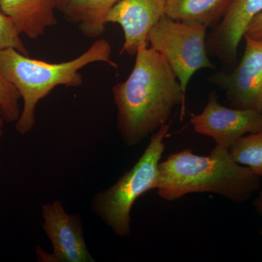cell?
I'll return each instance as SVG.
<instances>
[{"label":"cell","instance_id":"obj_1","mask_svg":"<svg viewBox=\"0 0 262 262\" xmlns=\"http://www.w3.org/2000/svg\"><path fill=\"white\" fill-rule=\"evenodd\" d=\"M113 94L117 132L128 146L141 144L168 122L174 107L181 105L183 114L185 106L175 72L151 48L139 50L130 75L113 86Z\"/></svg>","mask_w":262,"mask_h":262},{"label":"cell","instance_id":"obj_2","mask_svg":"<svg viewBox=\"0 0 262 262\" xmlns=\"http://www.w3.org/2000/svg\"><path fill=\"white\" fill-rule=\"evenodd\" d=\"M260 187L261 177L236 163L228 148L218 145L208 156L184 149L159 163L157 191L166 201H177L191 193L211 192L242 203Z\"/></svg>","mask_w":262,"mask_h":262},{"label":"cell","instance_id":"obj_3","mask_svg":"<svg viewBox=\"0 0 262 262\" xmlns=\"http://www.w3.org/2000/svg\"><path fill=\"white\" fill-rule=\"evenodd\" d=\"M112 46L106 39H98L83 53L70 61L54 63L33 59L14 49L0 51V73L18 91L23 108L15 123V130L26 135L36 125V108L39 101L58 86L77 88L83 80L80 71L96 62L117 68L111 58Z\"/></svg>","mask_w":262,"mask_h":262},{"label":"cell","instance_id":"obj_4","mask_svg":"<svg viewBox=\"0 0 262 262\" xmlns=\"http://www.w3.org/2000/svg\"><path fill=\"white\" fill-rule=\"evenodd\" d=\"M170 127L167 122L155 132L135 165L113 186L96 193L91 201V211L118 237L130 235L131 209L136 200L158 188L159 163Z\"/></svg>","mask_w":262,"mask_h":262},{"label":"cell","instance_id":"obj_5","mask_svg":"<svg viewBox=\"0 0 262 262\" xmlns=\"http://www.w3.org/2000/svg\"><path fill=\"white\" fill-rule=\"evenodd\" d=\"M206 27L164 15L148 34V43L163 56L187 93L189 80L202 69L214 70L206 48Z\"/></svg>","mask_w":262,"mask_h":262},{"label":"cell","instance_id":"obj_6","mask_svg":"<svg viewBox=\"0 0 262 262\" xmlns=\"http://www.w3.org/2000/svg\"><path fill=\"white\" fill-rule=\"evenodd\" d=\"M43 230L53 246L52 253L37 248L39 261L95 262L84 239L80 215L70 214L61 201H55L41 208Z\"/></svg>","mask_w":262,"mask_h":262},{"label":"cell","instance_id":"obj_7","mask_svg":"<svg viewBox=\"0 0 262 262\" xmlns=\"http://www.w3.org/2000/svg\"><path fill=\"white\" fill-rule=\"evenodd\" d=\"M246 46L239 63L231 72H217L209 82L226 93L229 104L262 115V40L244 36Z\"/></svg>","mask_w":262,"mask_h":262},{"label":"cell","instance_id":"obj_8","mask_svg":"<svg viewBox=\"0 0 262 262\" xmlns=\"http://www.w3.org/2000/svg\"><path fill=\"white\" fill-rule=\"evenodd\" d=\"M190 123L196 134L211 137L216 145L229 149L242 136L262 130V115L254 110L222 106L213 91L203 112L191 115Z\"/></svg>","mask_w":262,"mask_h":262},{"label":"cell","instance_id":"obj_9","mask_svg":"<svg viewBox=\"0 0 262 262\" xmlns=\"http://www.w3.org/2000/svg\"><path fill=\"white\" fill-rule=\"evenodd\" d=\"M262 12V0H231L220 23L206 39L208 56L226 67L237 62V51L253 19Z\"/></svg>","mask_w":262,"mask_h":262},{"label":"cell","instance_id":"obj_10","mask_svg":"<svg viewBox=\"0 0 262 262\" xmlns=\"http://www.w3.org/2000/svg\"><path fill=\"white\" fill-rule=\"evenodd\" d=\"M165 15V0H120L108 13L106 23L117 24L124 33L120 54L136 56L148 47V34Z\"/></svg>","mask_w":262,"mask_h":262},{"label":"cell","instance_id":"obj_11","mask_svg":"<svg viewBox=\"0 0 262 262\" xmlns=\"http://www.w3.org/2000/svg\"><path fill=\"white\" fill-rule=\"evenodd\" d=\"M56 9L52 0H0V10L12 19L20 34L33 39L56 25Z\"/></svg>","mask_w":262,"mask_h":262},{"label":"cell","instance_id":"obj_12","mask_svg":"<svg viewBox=\"0 0 262 262\" xmlns=\"http://www.w3.org/2000/svg\"><path fill=\"white\" fill-rule=\"evenodd\" d=\"M120 0H69L61 10L66 20L75 24L91 39L101 37L106 29V18Z\"/></svg>","mask_w":262,"mask_h":262},{"label":"cell","instance_id":"obj_13","mask_svg":"<svg viewBox=\"0 0 262 262\" xmlns=\"http://www.w3.org/2000/svg\"><path fill=\"white\" fill-rule=\"evenodd\" d=\"M231 0H165V15L177 21L213 28Z\"/></svg>","mask_w":262,"mask_h":262},{"label":"cell","instance_id":"obj_14","mask_svg":"<svg viewBox=\"0 0 262 262\" xmlns=\"http://www.w3.org/2000/svg\"><path fill=\"white\" fill-rule=\"evenodd\" d=\"M229 153L236 163L262 178V130L239 138L229 147Z\"/></svg>","mask_w":262,"mask_h":262},{"label":"cell","instance_id":"obj_15","mask_svg":"<svg viewBox=\"0 0 262 262\" xmlns=\"http://www.w3.org/2000/svg\"><path fill=\"white\" fill-rule=\"evenodd\" d=\"M20 94L0 73V116L5 122H16L20 117Z\"/></svg>","mask_w":262,"mask_h":262},{"label":"cell","instance_id":"obj_16","mask_svg":"<svg viewBox=\"0 0 262 262\" xmlns=\"http://www.w3.org/2000/svg\"><path fill=\"white\" fill-rule=\"evenodd\" d=\"M20 35L12 19L0 10V51L14 49L29 56L28 50Z\"/></svg>","mask_w":262,"mask_h":262},{"label":"cell","instance_id":"obj_17","mask_svg":"<svg viewBox=\"0 0 262 262\" xmlns=\"http://www.w3.org/2000/svg\"><path fill=\"white\" fill-rule=\"evenodd\" d=\"M245 35L262 40V12L253 19Z\"/></svg>","mask_w":262,"mask_h":262},{"label":"cell","instance_id":"obj_18","mask_svg":"<svg viewBox=\"0 0 262 262\" xmlns=\"http://www.w3.org/2000/svg\"><path fill=\"white\" fill-rule=\"evenodd\" d=\"M253 205L255 210L262 215V191L260 192L257 198L253 201Z\"/></svg>","mask_w":262,"mask_h":262},{"label":"cell","instance_id":"obj_19","mask_svg":"<svg viewBox=\"0 0 262 262\" xmlns=\"http://www.w3.org/2000/svg\"><path fill=\"white\" fill-rule=\"evenodd\" d=\"M52 1L56 5V9L61 12V10L64 8L65 5L68 3L69 0H52Z\"/></svg>","mask_w":262,"mask_h":262},{"label":"cell","instance_id":"obj_20","mask_svg":"<svg viewBox=\"0 0 262 262\" xmlns=\"http://www.w3.org/2000/svg\"><path fill=\"white\" fill-rule=\"evenodd\" d=\"M5 120H3V117L0 116V140L3 136V127H4Z\"/></svg>","mask_w":262,"mask_h":262},{"label":"cell","instance_id":"obj_21","mask_svg":"<svg viewBox=\"0 0 262 262\" xmlns=\"http://www.w3.org/2000/svg\"><path fill=\"white\" fill-rule=\"evenodd\" d=\"M261 235H262V229H261Z\"/></svg>","mask_w":262,"mask_h":262}]
</instances>
